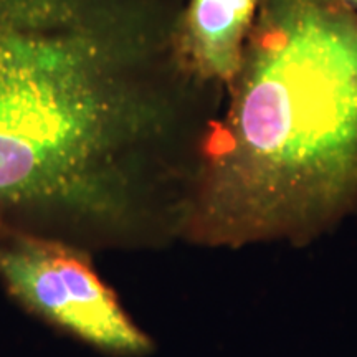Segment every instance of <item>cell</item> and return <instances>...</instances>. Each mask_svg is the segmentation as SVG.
Instances as JSON below:
<instances>
[{
  "mask_svg": "<svg viewBox=\"0 0 357 357\" xmlns=\"http://www.w3.org/2000/svg\"><path fill=\"white\" fill-rule=\"evenodd\" d=\"M184 0H0V236L181 235L225 89Z\"/></svg>",
  "mask_w": 357,
  "mask_h": 357,
  "instance_id": "6da1fadb",
  "label": "cell"
},
{
  "mask_svg": "<svg viewBox=\"0 0 357 357\" xmlns=\"http://www.w3.org/2000/svg\"><path fill=\"white\" fill-rule=\"evenodd\" d=\"M344 2L349 6L351 8H354V10L357 12V0H344Z\"/></svg>",
  "mask_w": 357,
  "mask_h": 357,
  "instance_id": "5b68a950",
  "label": "cell"
},
{
  "mask_svg": "<svg viewBox=\"0 0 357 357\" xmlns=\"http://www.w3.org/2000/svg\"><path fill=\"white\" fill-rule=\"evenodd\" d=\"M357 213V12L261 0L181 236L306 245Z\"/></svg>",
  "mask_w": 357,
  "mask_h": 357,
  "instance_id": "7a4b0ae2",
  "label": "cell"
},
{
  "mask_svg": "<svg viewBox=\"0 0 357 357\" xmlns=\"http://www.w3.org/2000/svg\"><path fill=\"white\" fill-rule=\"evenodd\" d=\"M0 278L33 314L98 349L142 356L153 342L129 318L88 255L58 236H0Z\"/></svg>",
  "mask_w": 357,
  "mask_h": 357,
  "instance_id": "3957f363",
  "label": "cell"
},
{
  "mask_svg": "<svg viewBox=\"0 0 357 357\" xmlns=\"http://www.w3.org/2000/svg\"><path fill=\"white\" fill-rule=\"evenodd\" d=\"M261 0H184L177 42L202 82L229 89L255 26Z\"/></svg>",
  "mask_w": 357,
  "mask_h": 357,
  "instance_id": "277c9868",
  "label": "cell"
}]
</instances>
